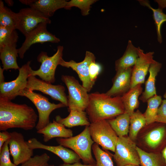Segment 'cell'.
Segmentation results:
<instances>
[{"mask_svg": "<svg viewBox=\"0 0 166 166\" xmlns=\"http://www.w3.org/2000/svg\"><path fill=\"white\" fill-rule=\"evenodd\" d=\"M155 122L166 124V100H162L157 113Z\"/></svg>", "mask_w": 166, "mask_h": 166, "instance_id": "36", "label": "cell"}, {"mask_svg": "<svg viewBox=\"0 0 166 166\" xmlns=\"http://www.w3.org/2000/svg\"><path fill=\"white\" fill-rule=\"evenodd\" d=\"M20 96L29 99L36 107L38 113V120L35 127L37 130L44 128L50 123L49 116L52 111L66 107L61 102L57 104L52 103L46 97L27 88L23 91Z\"/></svg>", "mask_w": 166, "mask_h": 166, "instance_id": "5", "label": "cell"}, {"mask_svg": "<svg viewBox=\"0 0 166 166\" xmlns=\"http://www.w3.org/2000/svg\"><path fill=\"white\" fill-rule=\"evenodd\" d=\"M136 144L128 135L118 137L113 157L117 166L140 165Z\"/></svg>", "mask_w": 166, "mask_h": 166, "instance_id": "9", "label": "cell"}, {"mask_svg": "<svg viewBox=\"0 0 166 166\" xmlns=\"http://www.w3.org/2000/svg\"><path fill=\"white\" fill-rule=\"evenodd\" d=\"M15 29L25 36L31 31L42 22L50 24L49 18L40 11L31 7L22 8L14 13Z\"/></svg>", "mask_w": 166, "mask_h": 166, "instance_id": "10", "label": "cell"}, {"mask_svg": "<svg viewBox=\"0 0 166 166\" xmlns=\"http://www.w3.org/2000/svg\"><path fill=\"white\" fill-rule=\"evenodd\" d=\"M56 140L59 145L69 148L76 152L84 164H95L96 160L91 151L94 142L91 137L89 126H85L84 130L75 136L68 138H57Z\"/></svg>", "mask_w": 166, "mask_h": 166, "instance_id": "4", "label": "cell"}, {"mask_svg": "<svg viewBox=\"0 0 166 166\" xmlns=\"http://www.w3.org/2000/svg\"><path fill=\"white\" fill-rule=\"evenodd\" d=\"M155 2L157 3L159 8L163 9L166 8V0H156Z\"/></svg>", "mask_w": 166, "mask_h": 166, "instance_id": "40", "label": "cell"}, {"mask_svg": "<svg viewBox=\"0 0 166 166\" xmlns=\"http://www.w3.org/2000/svg\"><path fill=\"white\" fill-rule=\"evenodd\" d=\"M101 70V65L95 61L90 64L89 67V72L90 77L93 81L95 82Z\"/></svg>", "mask_w": 166, "mask_h": 166, "instance_id": "37", "label": "cell"}, {"mask_svg": "<svg viewBox=\"0 0 166 166\" xmlns=\"http://www.w3.org/2000/svg\"><path fill=\"white\" fill-rule=\"evenodd\" d=\"M17 46V44H14L0 47V59L4 70L20 69L17 61L18 55Z\"/></svg>", "mask_w": 166, "mask_h": 166, "instance_id": "22", "label": "cell"}, {"mask_svg": "<svg viewBox=\"0 0 166 166\" xmlns=\"http://www.w3.org/2000/svg\"><path fill=\"white\" fill-rule=\"evenodd\" d=\"M10 133L11 137L8 140L9 150L13 162L18 166L32 157L34 151L29 148L22 133L17 132Z\"/></svg>", "mask_w": 166, "mask_h": 166, "instance_id": "14", "label": "cell"}, {"mask_svg": "<svg viewBox=\"0 0 166 166\" xmlns=\"http://www.w3.org/2000/svg\"><path fill=\"white\" fill-rule=\"evenodd\" d=\"M97 1V0H71L67 2L64 9H70L72 7L79 8L83 16L87 15L89 14L91 6Z\"/></svg>", "mask_w": 166, "mask_h": 166, "instance_id": "33", "label": "cell"}, {"mask_svg": "<svg viewBox=\"0 0 166 166\" xmlns=\"http://www.w3.org/2000/svg\"><path fill=\"white\" fill-rule=\"evenodd\" d=\"M163 161V166H166V146L161 152Z\"/></svg>", "mask_w": 166, "mask_h": 166, "instance_id": "41", "label": "cell"}, {"mask_svg": "<svg viewBox=\"0 0 166 166\" xmlns=\"http://www.w3.org/2000/svg\"><path fill=\"white\" fill-rule=\"evenodd\" d=\"M145 118L140 111L137 109L130 116V124L128 136L136 143L138 134L146 124Z\"/></svg>", "mask_w": 166, "mask_h": 166, "instance_id": "26", "label": "cell"}, {"mask_svg": "<svg viewBox=\"0 0 166 166\" xmlns=\"http://www.w3.org/2000/svg\"><path fill=\"white\" fill-rule=\"evenodd\" d=\"M164 97L166 100V90L163 96Z\"/></svg>", "mask_w": 166, "mask_h": 166, "instance_id": "45", "label": "cell"}, {"mask_svg": "<svg viewBox=\"0 0 166 166\" xmlns=\"http://www.w3.org/2000/svg\"><path fill=\"white\" fill-rule=\"evenodd\" d=\"M142 6H147L151 9L153 12V17L156 26L157 39L160 43L162 42V38L161 33V26L163 23L166 22V14H164L162 9L158 8L155 9L152 7L148 1L147 0H138Z\"/></svg>", "mask_w": 166, "mask_h": 166, "instance_id": "27", "label": "cell"}, {"mask_svg": "<svg viewBox=\"0 0 166 166\" xmlns=\"http://www.w3.org/2000/svg\"><path fill=\"white\" fill-rule=\"evenodd\" d=\"M61 80L68 91V110L76 109L85 111L89 103V94L87 90L73 76L63 75Z\"/></svg>", "mask_w": 166, "mask_h": 166, "instance_id": "8", "label": "cell"}, {"mask_svg": "<svg viewBox=\"0 0 166 166\" xmlns=\"http://www.w3.org/2000/svg\"><path fill=\"white\" fill-rule=\"evenodd\" d=\"M63 47L59 45L56 52L52 56L49 57L46 52L42 51L38 55V61L41 63L39 68L36 70L31 69L30 75L38 76L42 80L52 83L55 81V77L56 69L63 59Z\"/></svg>", "mask_w": 166, "mask_h": 166, "instance_id": "7", "label": "cell"}, {"mask_svg": "<svg viewBox=\"0 0 166 166\" xmlns=\"http://www.w3.org/2000/svg\"><path fill=\"white\" fill-rule=\"evenodd\" d=\"M95 164H82L80 162L72 164H66L63 163L60 164L59 166H95Z\"/></svg>", "mask_w": 166, "mask_h": 166, "instance_id": "39", "label": "cell"}, {"mask_svg": "<svg viewBox=\"0 0 166 166\" xmlns=\"http://www.w3.org/2000/svg\"><path fill=\"white\" fill-rule=\"evenodd\" d=\"M136 143L147 152L161 153L166 146V124L155 122L146 124L138 134Z\"/></svg>", "mask_w": 166, "mask_h": 166, "instance_id": "3", "label": "cell"}, {"mask_svg": "<svg viewBox=\"0 0 166 166\" xmlns=\"http://www.w3.org/2000/svg\"><path fill=\"white\" fill-rule=\"evenodd\" d=\"M31 62L28 61L20 68L18 75L15 79L0 84V97L11 101L20 96L26 88L28 78L32 69L30 65Z\"/></svg>", "mask_w": 166, "mask_h": 166, "instance_id": "11", "label": "cell"}, {"mask_svg": "<svg viewBox=\"0 0 166 166\" xmlns=\"http://www.w3.org/2000/svg\"><path fill=\"white\" fill-rule=\"evenodd\" d=\"M85 110L91 123L112 119L125 112L121 97H111L97 92L89 94Z\"/></svg>", "mask_w": 166, "mask_h": 166, "instance_id": "2", "label": "cell"}, {"mask_svg": "<svg viewBox=\"0 0 166 166\" xmlns=\"http://www.w3.org/2000/svg\"><path fill=\"white\" fill-rule=\"evenodd\" d=\"M138 57L137 47L134 46L131 40H129L123 56L115 62L116 72L132 67Z\"/></svg>", "mask_w": 166, "mask_h": 166, "instance_id": "24", "label": "cell"}, {"mask_svg": "<svg viewBox=\"0 0 166 166\" xmlns=\"http://www.w3.org/2000/svg\"><path fill=\"white\" fill-rule=\"evenodd\" d=\"M47 24L46 22L40 23L25 36L24 42L18 49V55L20 58H24L25 53L33 44L46 42L58 43L60 41L59 38L47 30Z\"/></svg>", "mask_w": 166, "mask_h": 166, "instance_id": "12", "label": "cell"}, {"mask_svg": "<svg viewBox=\"0 0 166 166\" xmlns=\"http://www.w3.org/2000/svg\"><path fill=\"white\" fill-rule=\"evenodd\" d=\"M162 101L161 96L157 95L148 100L147 108L143 113L146 120V124L155 122L158 110Z\"/></svg>", "mask_w": 166, "mask_h": 166, "instance_id": "29", "label": "cell"}, {"mask_svg": "<svg viewBox=\"0 0 166 166\" xmlns=\"http://www.w3.org/2000/svg\"><path fill=\"white\" fill-rule=\"evenodd\" d=\"M132 67L116 72L112 79L113 85L105 93L112 97H121L131 88Z\"/></svg>", "mask_w": 166, "mask_h": 166, "instance_id": "17", "label": "cell"}, {"mask_svg": "<svg viewBox=\"0 0 166 166\" xmlns=\"http://www.w3.org/2000/svg\"><path fill=\"white\" fill-rule=\"evenodd\" d=\"M141 166H163L161 153H154L145 152L137 146Z\"/></svg>", "mask_w": 166, "mask_h": 166, "instance_id": "28", "label": "cell"}, {"mask_svg": "<svg viewBox=\"0 0 166 166\" xmlns=\"http://www.w3.org/2000/svg\"><path fill=\"white\" fill-rule=\"evenodd\" d=\"M37 132L43 135V140L45 142L54 138H68L73 136L71 130L66 128L63 124L54 120L44 128L37 130Z\"/></svg>", "mask_w": 166, "mask_h": 166, "instance_id": "18", "label": "cell"}, {"mask_svg": "<svg viewBox=\"0 0 166 166\" xmlns=\"http://www.w3.org/2000/svg\"><path fill=\"white\" fill-rule=\"evenodd\" d=\"M49 166H54L53 164H50L49 165Z\"/></svg>", "mask_w": 166, "mask_h": 166, "instance_id": "46", "label": "cell"}, {"mask_svg": "<svg viewBox=\"0 0 166 166\" xmlns=\"http://www.w3.org/2000/svg\"><path fill=\"white\" fill-rule=\"evenodd\" d=\"M69 111V114L67 117L63 118L57 115L55 117V121L69 128L90 125L91 123L87 117L86 112L76 109H72Z\"/></svg>", "mask_w": 166, "mask_h": 166, "instance_id": "20", "label": "cell"}, {"mask_svg": "<svg viewBox=\"0 0 166 166\" xmlns=\"http://www.w3.org/2000/svg\"><path fill=\"white\" fill-rule=\"evenodd\" d=\"M4 70L0 66V84L5 82V77L3 74Z\"/></svg>", "mask_w": 166, "mask_h": 166, "instance_id": "42", "label": "cell"}, {"mask_svg": "<svg viewBox=\"0 0 166 166\" xmlns=\"http://www.w3.org/2000/svg\"><path fill=\"white\" fill-rule=\"evenodd\" d=\"M14 13L11 9L4 6L2 0L0 1V26L16 29Z\"/></svg>", "mask_w": 166, "mask_h": 166, "instance_id": "32", "label": "cell"}, {"mask_svg": "<svg viewBox=\"0 0 166 166\" xmlns=\"http://www.w3.org/2000/svg\"><path fill=\"white\" fill-rule=\"evenodd\" d=\"M5 2L7 5L10 6H12L14 4V2L12 0H5Z\"/></svg>", "mask_w": 166, "mask_h": 166, "instance_id": "43", "label": "cell"}, {"mask_svg": "<svg viewBox=\"0 0 166 166\" xmlns=\"http://www.w3.org/2000/svg\"><path fill=\"white\" fill-rule=\"evenodd\" d=\"M92 148L96 159L95 166H114L112 159L113 154L108 152L107 151L101 149L95 143Z\"/></svg>", "mask_w": 166, "mask_h": 166, "instance_id": "30", "label": "cell"}, {"mask_svg": "<svg viewBox=\"0 0 166 166\" xmlns=\"http://www.w3.org/2000/svg\"><path fill=\"white\" fill-rule=\"evenodd\" d=\"M161 63L156 61L152 64L149 68V75L145 82V89L139 99L144 103L147 102L148 100L157 95L155 83L156 77L162 67Z\"/></svg>", "mask_w": 166, "mask_h": 166, "instance_id": "19", "label": "cell"}, {"mask_svg": "<svg viewBox=\"0 0 166 166\" xmlns=\"http://www.w3.org/2000/svg\"><path fill=\"white\" fill-rule=\"evenodd\" d=\"M50 156L46 153L32 157L19 166H49Z\"/></svg>", "mask_w": 166, "mask_h": 166, "instance_id": "34", "label": "cell"}, {"mask_svg": "<svg viewBox=\"0 0 166 166\" xmlns=\"http://www.w3.org/2000/svg\"><path fill=\"white\" fill-rule=\"evenodd\" d=\"M38 116L26 104H18L0 97V130L11 128L30 130L35 128Z\"/></svg>", "mask_w": 166, "mask_h": 166, "instance_id": "1", "label": "cell"}, {"mask_svg": "<svg viewBox=\"0 0 166 166\" xmlns=\"http://www.w3.org/2000/svg\"><path fill=\"white\" fill-rule=\"evenodd\" d=\"M141 84H138L129 90L121 97L125 112L130 116L137 109L139 105L138 98L143 91Z\"/></svg>", "mask_w": 166, "mask_h": 166, "instance_id": "23", "label": "cell"}, {"mask_svg": "<svg viewBox=\"0 0 166 166\" xmlns=\"http://www.w3.org/2000/svg\"><path fill=\"white\" fill-rule=\"evenodd\" d=\"M8 140L0 150V166H17L11 161Z\"/></svg>", "mask_w": 166, "mask_h": 166, "instance_id": "35", "label": "cell"}, {"mask_svg": "<svg viewBox=\"0 0 166 166\" xmlns=\"http://www.w3.org/2000/svg\"><path fill=\"white\" fill-rule=\"evenodd\" d=\"M138 58L132 68L131 88L144 83L150 65L156 61L153 59V52L146 53L140 47H137Z\"/></svg>", "mask_w": 166, "mask_h": 166, "instance_id": "16", "label": "cell"}, {"mask_svg": "<svg viewBox=\"0 0 166 166\" xmlns=\"http://www.w3.org/2000/svg\"><path fill=\"white\" fill-rule=\"evenodd\" d=\"M124 166H140L139 165H136L135 164H128Z\"/></svg>", "mask_w": 166, "mask_h": 166, "instance_id": "44", "label": "cell"}, {"mask_svg": "<svg viewBox=\"0 0 166 166\" xmlns=\"http://www.w3.org/2000/svg\"><path fill=\"white\" fill-rule=\"evenodd\" d=\"M10 133L6 131L0 132V150L4 143L10 138Z\"/></svg>", "mask_w": 166, "mask_h": 166, "instance_id": "38", "label": "cell"}, {"mask_svg": "<svg viewBox=\"0 0 166 166\" xmlns=\"http://www.w3.org/2000/svg\"><path fill=\"white\" fill-rule=\"evenodd\" d=\"M95 57L93 53L86 51L85 58L82 61L77 62L73 60L66 61L63 59L59 65L66 68H70L75 71L82 82V85L89 92L93 88L95 82L93 81L90 77L89 67L92 62L95 61Z\"/></svg>", "mask_w": 166, "mask_h": 166, "instance_id": "15", "label": "cell"}, {"mask_svg": "<svg viewBox=\"0 0 166 166\" xmlns=\"http://www.w3.org/2000/svg\"><path fill=\"white\" fill-rule=\"evenodd\" d=\"M91 137L94 142L105 151H115L118 136L108 121L101 120L91 123L89 126Z\"/></svg>", "mask_w": 166, "mask_h": 166, "instance_id": "6", "label": "cell"}, {"mask_svg": "<svg viewBox=\"0 0 166 166\" xmlns=\"http://www.w3.org/2000/svg\"><path fill=\"white\" fill-rule=\"evenodd\" d=\"M26 88L32 91H40L68 107L67 96L65 92V87L62 85H53L35 76L30 75L28 78Z\"/></svg>", "mask_w": 166, "mask_h": 166, "instance_id": "13", "label": "cell"}, {"mask_svg": "<svg viewBox=\"0 0 166 166\" xmlns=\"http://www.w3.org/2000/svg\"><path fill=\"white\" fill-rule=\"evenodd\" d=\"M18 38L15 29L0 26V47L17 44Z\"/></svg>", "mask_w": 166, "mask_h": 166, "instance_id": "31", "label": "cell"}, {"mask_svg": "<svg viewBox=\"0 0 166 166\" xmlns=\"http://www.w3.org/2000/svg\"><path fill=\"white\" fill-rule=\"evenodd\" d=\"M67 2L65 0H32L29 6L49 18L53 16L57 10L65 8Z\"/></svg>", "mask_w": 166, "mask_h": 166, "instance_id": "21", "label": "cell"}, {"mask_svg": "<svg viewBox=\"0 0 166 166\" xmlns=\"http://www.w3.org/2000/svg\"><path fill=\"white\" fill-rule=\"evenodd\" d=\"M107 120L118 137L128 135L130 124L128 114L124 113Z\"/></svg>", "mask_w": 166, "mask_h": 166, "instance_id": "25", "label": "cell"}]
</instances>
